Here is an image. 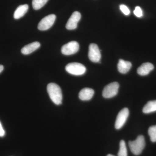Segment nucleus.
Masks as SVG:
<instances>
[{
    "label": "nucleus",
    "mask_w": 156,
    "mask_h": 156,
    "mask_svg": "<svg viewBox=\"0 0 156 156\" xmlns=\"http://www.w3.org/2000/svg\"><path fill=\"white\" fill-rule=\"evenodd\" d=\"M47 90L50 99L56 105L61 104L62 99L61 88L54 83H50L48 85Z\"/></svg>",
    "instance_id": "f257e3e1"
},
{
    "label": "nucleus",
    "mask_w": 156,
    "mask_h": 156,
    "mask_svg": "<svg viewBox=\"0 0 156 156\" xmlns=\"http://www.w3.org/2000/svg\"><path fill=\"white\" fill-rule=\"evenodd\" d=\"M129 146L131 152L135 155H138L142 153L145 146L144 136L140 135L134 141H129Z\"/></svg>",
    "instance_id": "f03ea898"
},
{
    "label": "nucleus",
    "mask_w": 156,
    "mask_h": 156,
    "mask_svg": "<svg viewBox=\"0 0 156 156\" xmlns=\"http://www.w3.org/2000/svg\"><path fill=\"white\" fill-rule=\"evenodd\" d=\"M66 70L69 73L75 76L83 75L86 72V68L83 65L78 62H71L66 66Z\"/></svg>",
    "instance_id": "7ed1b4c3"
},
{
    "label": "nucleus",
    "mask_w": 156,
    "mask_h": 156,
    "mask_svg": "<svg viewBox=\"0 0 156 156\" xmlns=\"http://www.w3.org/2000/svg\"><path fill=\"white\" fill-rule=\"evenodd\" d=\"M119 85L117 82H113L107 85L102 92V95L105 98H109L114 97L118 94Z\"/></svg>",
    "instance_id": "20e7f679"
},
{
    "label": "nucleus",
    "mask_w": 156,
    "mask_h": 156,
    "mask_svg": "<svg viewBox=\"0 0 156 156\" xmlns=\"http://www.w3.org/2000/svg\"><path fill=\"white\" fill-rule=\"evenodd\" d=\"M56 19L55 14L48 15L43 18L39 22L38 28L40 30H47L53 25Z\"/></svg>",
    "instance_id": "39448f33"
},
{
    "label": "nucleus",
    "mask_w": 156,
    "mask_h": 156,
    "mask_svg": "<svg viewBox=\"0 0 156 156\" xmlns=\"http://www.w3.org/2000/svg\"><path fill=\"white\" fill-rule=\"evenodd\" d=\"M129 114V110L127 108L122 109L119 112L115 123V128L116 129H120L123 127L128 119Z\"/></svg>",
    "instance_id": "423d86ee"
},
{
    "label": "nucleus",
    "mask_w": 156,
    "mask_h": 156,
    "mask_svg": "<svg viewBox=\"0 0 156 156\" xmlns=\"http://www.w3.org/2000/svg\"><path fill=\"white\" fill-rule=\"evenodd\" d=\"M80 46L76 41H72L63 45L61 48V52L63 55H71L78 52Z\"/></svg>",
    "instance_id": "0eeeda50"
},
{
    "label": "nucleus",
    "mask_w": 156,
    "mask_h": 156,
    "mask_svg": "<svg viewBox=\"0 0 156 156\" xmlns=\"http://www.w3.org/2000/svg\"><path fill=\"white\" fill-rule=\"evenodd\" d=\"M89 58L92 62H98L100 61L101 55L100 50L96 44H92L89 46Z\"/></svg>",
    "instance_id": "6e6552de"
},
{
    "label": "nucleus",
    "mask_w": 156,
    "mask_h": 156,
    "mask_svg": "<svg viewBox=\"0 0 156 156\" xmlns=\"http://www.w3.org/2000/svg\"><path fill=\"white\" fill-rule=\"evenodd\" d=\"M81 18L80 13L78 11H75L70 17L66 24V28L69 30H74L77 27L78 22Z\"/></svg>",
    "instance_id": "1a4fd4ad"
},
{
    "label": "nucleus",
    "mask_w": 156,
    "mask_h": 156,
    "mask_svg": "<svg viewBox=\"0 0 156 156\" xmlns=\"http://www.w3.org/2000/svg\"><path fill=\"white\" fill-rule=\"evenodd\" d=\"M154 69L153 65L150 62H146L141 65L137 70V73L139 75H147Z\"/></svg>",
    "instance_id": "9d476101"
},
{
    "label": "nucleus",
    "mask_w": 156,
    "mask_h": 156,
    "mask_svg": "<svg viewBox=\"0 0 156 156\" xmlns=\"http://www.w3.org/2000/svg\"><path fill=\"white\" fill-rule=\"evenodd\" d=\"M41 44L38 42H34L26 45L21 49V52L24 55H28L38 49Z\"/></svg>",
    "instance_id": "9b49d317"
},
{
    "label": "nucleus",
    "mask_w": 156,
    "mask_h": 156,
    "mask_svg": "<svg viewBox=\"0 0 156 156\" xmlns=\"http://www.w3.org/2000/svg\"><path fill=\"white\" fill-rule=\"evenodd\" d=\"M94 95V90L89 88H86L81 90L79 93V97L83 101H88L92 99Z\"/></svg>",
    "instance_id": "f8f14e48"
},
{
    "label": "nucleus",
    "mask_w": 156,
    "mask_h": 156,
    "mask_svg": "<svg viewBox=\"0 0 156 156\" xmlns=\"http://www.w3.org/2000/svg\"><path fill=\"white\" fill-rule=\"evenodd\" d=\"M132 64L129 61H126L120 59L118 64V69L120 73L122 74L126 73L131 69Z\"/></svg>",
    "instance_id": "ddd939ff"
},
{
    "label": "nucleus",
    "mask_w": 156,
    "mask_h": 156,
    "mask_svg": "<svg viewBox=\"0 0 156 156\" xmlns=\"http://www.w3.org/2000/svg\"><path fill=\"white\" fill-rule=\"evenodd\" d=\"M28 5H20L14 12V19H18L23 17L28 11Z\"/></svg>",
    "instance_id": "4468645a"
},
{
    "label": "nucleus",
    "mask_w": 156,
    "mask_h": 156,
    "mask_svg": "<svg viewBox=\"0 0 156 156\" xmlns=\"http://www.w3.org/2000/svg\"><path fill=\"white\" fill-rule=\"evenodd\" d=\"M156 111V100L148 101L143 108L144 113L148 114Z\"/></svg>",
    "instance_id": "2eb2a0df"
},
{
    "label": "nucleus",
    "mask_w": 156,
    "mask_h": 156,
    "mask_svg": "<svg viewBox=\"0 0 156 156\" xmlns=\"http://www.w3.org/2000/svg\"><path fill=\"white\" fill-rule=\"evenodd\" d=\"M48 1L49 0H33V8L34 10H39L44 7Z\"/></svg>",
    "instance_id": "dca6fc26"
},
{
    "label": "nucleus",
    "mask_w": 156,
    "mask_h": 156,
    "mask_svg": "<svg viewBox=\"0 0 156 156\" xmlns=\"http://www.w3.org/2000/svg\"><path fill=\"white\" fill-rule=\"evenodd\" d=\"M119 150L118 152V156H128L126 144L124 140H121L120 142Z\"/></svg>",
    "instance_id": "f3484780"
},
{
    "label": "nucleus",
    "mask_w": 156,
    "mask_h": 156,
    "mask_svg": "<svg viewBox=\"0 0 156 156\" xmlns=\"http://www.w3.org/2000/svg\"><path fill=\"white\" fill-rule=\"evenodd\" d=\"M149 135L150 136L151 141L152 142H156V126H151L148 131Z\"/></svg>",
    "instance_id": "a211bd4d"
},
{
    "label": "nucleus",
    "mask_w": 156,
    "mask_h": 156,
    "mask_svg": "<svg viewBox=\"0 0 156 156\" xmlns=\"http://www.w3.org/2000/svg\"><path fill=\"white\" fill-rule=\"evenodd\" d=\"M134 15L138 17H142L143 15L142 9L139 6H136L135 8V10L134 11Z\"/></svg>",
    "instance_id": "6ab92c4d"
},
{
    "label": "nucleus",
    "mask_w": 156,
    "mask_h": 156,
    "mask_svg": "<svg viewBox=\"0 0 156 156\" xmlns=\"http://www.w3.org/2000/svg\"><path fill=\"white\" fill-rule=\"evenodd\" d=\"M120 9L121 11L122 12L123 14L126 15H129L130 14V11L129 9L124 5H121L120 6Z\"/></svg>",
    "instance_id": "aec40b11"
},
{
    "label": "nucleus",
    "mask_w": 156,
    "mask_h": 156,
    "mask_svg": "<svg viewBox=\"0 0 156 156\" xmlns=\"http://www.w3.org/2000/svg\"><path fill=\"white\" fill-rule=\"evenodd\" d=\"M5 130L3 129L2 124L0 122V136L2 137V136H5Z\"/></svg>",
    "instance_id": "412c9836"
},
{
    "label": "nucleus",
    "mask_w": 156,
    "mask_h": 156,
    "mask_svg": "<svg viewBox=\"0 0 156 156\" xmlns=\"http://www.w3.org/2000/svg\"><path fill=\"white\" fill-rule=\"evenodd\" d=\"M4 70V66L2 65H0V73L3 71Z\"/></svg>",
    "instance_id": "4be33fe9"
},
{
    "label": "nucleus",
    "mask_w": 156,
    "mask_h": 156,
    "mask_svg": "<svg viewBox=\"0 0 156 156\" xmlns=\"http://www.w3.org/2000/svg\"><path fill=\"white\" fill-rule=\"evenodd\" d=\"M107 156H115L113 155H112V154H108Z\"/></svg>",
    "instance_id": "5701e85b"
}]
</instances>
